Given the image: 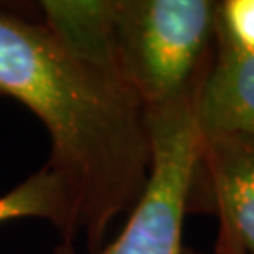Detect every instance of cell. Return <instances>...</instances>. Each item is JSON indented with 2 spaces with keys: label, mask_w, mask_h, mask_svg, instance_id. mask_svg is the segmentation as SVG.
<instances>
[{
  "label": "cell",
  "mask_w": 254,
  "mask_h": 254,
  "mask_svg": "<svg viewBox=\"0 0 254 254\" xmlns=\"http://www.w3.org/2000/svg\"><path fill=\"white\" fill-rule=\"evenodd\" d=\"M0 94L34 113L51 139L47 166L68 183L91 254L145 190V106L121 77L79 61L36 23L0 6Z\"/></svg>",
  "instance_id": "6da1fadb"
},
{
  "label": "cell",
  "mask_w": 254,
  "mask_h": 254,
  "mask_svg": "<svg viewBox=\"0 0 254 254\" xmlns=\"http://www.w3.org/2000/svg\"><path fill=\"white\" fill-rule=\"evenodd\" d=\"M217 2L119 0V73L139 102L194 100L215 53Z\"/></svg>",
  "instance_id": "7a4b0ae2"
},
{
  "label": "cell",
  "mask_w": 254,
  "mask_h": 254,
  "mask_svg": "<svg viewBox=\"0 0 254 254\" xmlns=\"http://www.w3.org/2000/svg\"><path fill=\"white\" fill-rule=\"evenodd\" d=\"M196 100V98H194ZM194 100L145 109L151 172L119 237L96 254H185L183 222L200 149ZM53 254H77L61 243Z\"/></svg>",
  "instance_id": "3957f363"
},
{
  "label": "cell",
  "mask_w": 254,
  "mask_h": 254,
  "mask_svg": "<svg viewBox=\"0 0 254 254\" xmlns=\"http://www.w3.org/2000/svg\"><path fill=\"white\" fill-rule=\"evenodd\" d=\"M218 217L217 254H254V136L201 139L189 213Z\"/></svg>",
  "instance_id": "277c9868"
},
{
  "label": "cell",
  "mask_w": 254,
  "mask_h": 254,
  "mask_svg": "<svg viewBox=\"0 0 254 254\" xmlns=\"http://www.w3.org/2000/svg\"><path fill=\"white\" fill-rule=\"evenodd\" d=\"M201 139L254 136V51L237 40L218 15L215 53L194 100Z\"/></svg>",
  "instance_id": "5b68a950"
},
{
  "label": "cell",
  "mask_w": 254,
  "mask_h": 254,
  "mask_svg": "<svg viewBox=\"0 0 254 254\" xmlns=\"http://www.w3.org/2000/svg\"><path fill=\"white\" fill-rule=\"evenodd\" d=\"M119 0H44L46 28L73 57L121 77L117 61ZM123 79V77H121Z\"/></svg>",
  "instance_id": "8992f818"
},
{
  "label": "cell",
  "mask_w": 254,
  "mask_h": 254,
  "mask_svg": "<svg viewBox=\"0 0 254 254\" xmlns=\"http://www.w3.org/2000/svg\"><path fill=\"white\" fill-rule=\"evenodd\" d=\"M19 218H42L51 222L63 236V243L70 245H73V239L79 234L72 190L47 164L0 196V224Z\"/></svg>",
  "instance_id": "52a82bcc"
},
{
  "label": "cell",
  "mask_w": 254,
  "mask_h": 254,
  "mask_svg": "<svg viewBox=\"0 0 254 254\" xmlns=\"http://www.w3.org/2000/svg\"><path fill=\"white\" fill-rule=\"evenodd\" d=\"M218 15L230 32L254 51V0H226L217 2Z\"/></svg>",
  "instance_id": "ba28073f"
},
{
  "label": "cell",
  "mask_w": 254,
  "mask_h": 254,
  "mask_svg": "<svg viewBox=\"0 0 254 254\" xmlns=\"http://www.w3.org/2000/svg\"><path fill=\"white\" fill-rule=\"evenodd\" d=\"M185 254H205V253H200V251H194V249H185ZM217 254V253H213Z\"/></svg>",
  "instance_id": "9c48e42d"
}]
</instances>
